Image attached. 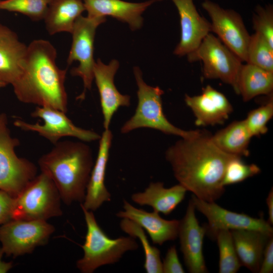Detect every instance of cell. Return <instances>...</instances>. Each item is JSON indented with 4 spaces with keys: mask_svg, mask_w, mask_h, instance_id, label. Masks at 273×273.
<instances>
[{
    "mask_svg": "<svg viewBox=\"0 0 273 273\" xmlns=\"http://www.w3.org/2000/svg\"><path fill=\"white\" fill-rule=\"evenodd\" d=\"M212 134L197 130L181 138L165 152L173 175L187 191L204 201L215 202L225 191L222 180L228 162L236 156L219 149Z\"/></svg>",
    "mask_w": 273,
    "mask_h": 273,
    "instance_id": "1",
    "label": "cell"
},
{
    "mask_svg": "<svg viewBox=\"0 0 273 273\" xmlns=\"http://www.w3.org/2000/svg\"><path fill=\"white\" fill-rule=\"evenodd\" d=\"M57 55L54 46L47 40L35 39L27 46L23 72L12 85L20 101L67 112V69L58 67Z\"/></svg>",
    "mask_w": 273,
    "mask_h": 273,
    "instance_id": "2",
    "label": "cell"
},
{
    "mask_svg": "<svg viewBox=\"0 0 273 273\" xmlns=\"http://www.w3.org/2000/svg\"><path fill=\"white\" fill-rule=\"evenodd\" d=\"M38 164L41 172L53 181L65 204L83 202L94 164L88 145L82 141H59L39 158Z\"/></svg>",
    "mask_w": 273,
    "mask_h": 273,
    "instance_id": "3",
    "label": "cell"
},
{
    "mask_svg": "<svg viewBox=\"0 0 273 273\" xmlns=\"http://www.w3.org/2000/svg\"><path fill=\"white\" fill-rule=\"evenodd\" d=\"M80 207L86 225L85 241L81 246L83 255L76 263L80 272L93 273L103 265L118 262L126 252L139 248L135 238L129 236L115 239L108 237L98 224L93 211Z\"/></svg>",
    "mask_w": 273,
    "mask_h": 273,
    "instance_id": "4",
    "label": "cell"
},
{
    "mask_svg": "<svg viewBox=\"0 0 273 273\" xmlns=\"http://www.w3.org/2000/svg\"><path fill=\"white\" fill-rule=\"evenodd\" d=\"M133 73L138 87V103L134 114L121 127V133H126L144 127L180 138L189 137L196 133L197 130H185L170 123L163 111V90L158 86L148 85L144 81L142 71L138 67L133 68Z\"/></svg>",
    "mask_w": 273,
    "mask_h": 273,
    "instance_id": "5",
    "label": "cell"
},
{
    "mask_svg": "<svg viewBox=\"0 0 273 273\" xmlns=\"http://www.w3.org/2000/svg\"><path fill=\"white\" fill-rule=\"evenodd\" d=\"M61 200L53 181L41 172L14 198L12 219L47 220L61 216Z\"/></svg>",
    "mask_w": 273,
    "mask_h": 273,
    "instance_id": "6",
    "label": "cell"
},
{
    "mask_svg": "<svg viewBox=\"0 0 273 273\" xmlns=\"http://www.w3.org/2000/svg\"><path fill=\"white\" fill-rule=\"evenodd\" d=\"M19 141L11 135L5 113H0V190L16 197L37 175L31 161L15 152Z\"/></svg>",
    "mask_w": 273,
    "mask_h": 273,
    "instance_id": "7",
    "label": "cell"
},
{
    "mask_svg": "<svg viewBox=\"0 0 273 273\" xmlns=\"http://www.w3.org/2000/svg\"><path fill=\"white\" fill-rule=\"evenodd\" d=\"M187 56L190 62L203 63L202 73L205 78L219 79L231 85L239 94L238 79L243 62L217 37L209 33Z\"/></svg>",
    "mask_w": 273,
    "mask_h": 273,
    "instance_id": "8",
    "label": "cell"
},
{
    "mask_svg": "<svg viewBox=\"0 0 273 273\" xmlns=\"http://www.w3.org/2000/svg\"><path fill=\"white\" fill-rule=\"evenodd\" d=\"M106 21V17L79 16L76 20L71 32L72 42L67 63L74 61L79 64L71 70L73 76L80 77L83 81V90L77 97L84 99L87 90L92 88L96 62L94 58V40L98 27Z\"/></svg>",
    "mask_w": 273,
    "mask_h": 273,
    "instance_id": "9",
    "label": "cell"
},
{
    "mask_svg": "<svg viewBox=\"0 0 273 273\" xmlns=\"http://www.w3.org/2000/svg\"><path fill=\"white\" fill-rule=\"evenodd\" d=\"M55 231L47 220L12 219L0 226L1 247L9 256L30 254L46 245Z\"/></svg>",
    "mask_w": 273,
    "mask_h": 273,
    "instance_id": "10",
    "label": "cell"
},
{
    "mask_svg": "<svg viewBox=\"0 0 273 273\" xmlns=\"http://www.w3.org/2000/svg\"><path fill=\"white\" fill-rule=\"evenodd\" d=\"M31 115L41 119L43 123H30L17 118L14 125L23 130L37 132L54 145L62 138L66 136L74 137L85 142L99 140L101 137L93 130L76 126L66 115V113L57 109L37 106Z\"/></svg>",
    "mask_w": 273,
    "mask_h": 273,
    "instance_id": "11",
    "label": "cell"
},
{
    "mask_svg": "<svg viewBox=\"0 0 273 273\" xmlns=\"http://www.w3.org/2000/svg\"><path fill=\"white\" fill-rule=\"evenodd\" d=\"M211 22V32L236 54L242 62H246L247 50L250 35L241 15L231 9H225L209 0L202 4Z\"/></svg>",
    "mask_w": 273,
    "mask_h": 273,
    "instance_id": "12",
    "label": "cell"
},
{
    "mask_svg": "<svg viewBox=\"0 0 273 273\" xmlns=\"http://www.w3.org/2000/svg\"><path fill=\"white\" fill-rule=\"evenodd\" d=\"M191 199L196 209L207 218L208 223L205 225L206 234L211 239L215 240L217 233L222 230H251L270 235L273 234L271 224L262 215L259 218H254L244 213L231 211L215 202H207L193 195Z\"/></svg>",
    "mask_w": 273,
    "mask_h": 273,
    "instance_id": "13",
    "label": "cell"
},
{
    "mask_svg": "<svg viewBox=\"0 0 273 273\" xmlns=\"http://www.w3.org/2000/svg\"><path fill=\"white\" fill-rule=\"evenodd\" d=\"M196 208L191 199L184 217L180 220L178 237L185 264L191 273H205L208 270L203 253L206 229L195 215Z\"/></svg>",
    "mask_w": 273,
    "mask_h": 273,
    "instance_id": "14",
    "label": "cell"
},
{
    "mask_svg": "<svg viewBox=\"0 0 273 273\" xmlns=\"http://www.w3.org/2000/svg\"><path fill=\"white\" fill-rule=\"evenodd\" d=\"M186 105L191 109L198 126H214L223 124L233 111L227 98L221 92L207 85L201 94L185 96Z\"/></svg>",
    "mask_w": 273,
    "mask_h": 273,
    "instance_id": "15",
    "label": "cell"
},
{
    "mask_svg": "<svg viewBox=\"0 0 273 273\" xmlns=\"http://www.w3.org/2000/svg\"><path fill=\"white\" fill-rule=\"evenodd\" d=\"M176 7L180 24V39L173 54L182 57L195 51L211 32V24L197 11L193 0H171Z\"/></svg>",
    "mask_w": 273,
    "mask_h": 273,
    "instance_id": "16",
    "label": "cell"
},
{
    "mask_svg": "<svg viewBox=\"0 0 273 273\" xmlns=\"http://www.w3.org/2000/svg\"><path fill=\"white\" fill-rule=\"evenodd\" d=\"M119 67L116 60L105 64L100 59L94 67V80L100 95L104 129H109L112 118L119 107H128L130 104V96L121 94L114 84V76Z\"/></svg>",
    "mask_w": 273,
    "mask_h": 273,
    "instance_id": "17",
    "label": "cell"
},
{
    "mask_svg": "<svg viewBox=\"0 0 273 273\" xmlns=\"http://www.w3.org/2000/svg\"><path fill=\"white\" fill-rule=\"evenodd\" d=\"M112 138L111 130L104 129L99 139L98 155L90 173L85 198L80 204L93 212L111 200V193L105 185V175Z\"/></svg>",
    "mask_w": 273,
    "mask_h": 273,
    "instance_id": "18",
    "label": "cell"
},
{
    "mask_svg": "<svg viewBox=\"0 0 273 273\" xmlns=\"http://www.w3.org/2000/svg\"><path fill=\"white\" fill-rule=\"evenodd\" d=\"M123 209L116 215L136 223L149 235L154 244L162 245L165 242L174 240L178 237L180 220L165 219L158 212H149L136 208L126 200H123Z\"/></svg>",
    "mask_w": 273,
    "mask_h": 273,
    "instance_id": "19",
    "label": "cell"
},
{
    "mask_svg": "<svg viewBox=\"0 0 273 273\" xmlns=\"http://www.w3.org/2000/svg\"><path fill=\"white\" fill-rule=\"evenodd\" d=\"M160 0L131 3L122 0H83L90 17L111 16L126 23L132 30L140 29L143 23L142 14L152 4Z\"/></svg>",
    "mask_w": 273,
    "mask_h": 273,
    "instance_id": "20",
    "label": "cell"
},
{
    "mask_svg": "<svg viewBox=\"0 0 273 273\" xmlns=\"http://www.w3.org/2000/svg\"><path fill=\"white\" fill-rule=\"evenodd\" d=\"M27 51L17 34L0 24V79L7 84L13 85L21 77Z\"/></svg>",
    "mask_w": 273,
    "mask_h": 273,
    "instance_id": "21",
    "label": "cell"
},
{
    "mask_svg": "<svg viewBox=\"0 0 273 273\" xmlns=\"http://www.w3.org/2000/svg\"><path fill=\"white\" fill-rule=\"evenodd\" d=\"M187 190L179 184L169 188L162 182H152L143 192L133 193L131 200L140 206H149L154 211L170 214L185 199Z\"/></svg>",
    "mask_w": 273,
    "mask_h": 273,
    "instance_id": "22",
    "label": "cell"
},
{
    "mask_svg": "<svg viewBox=\"0 0 273 273\" xmlns=\"http://www.w3.org/2000/svg\"><path fill=\"white\" fill-rule=\"evenodd\" d=\"M231 232L241 265L253 272H258L266 245L272 235L251 230H234Z\"/></svg>",
    "mask_w": 273,
    "mask_h": 273,
    "instance_id": "23",
    "label": "cell"
},
{
    "mask_svg": "<svg viewBox=\"0 0 273 273\" xmlns=\"http://www.w3.org/2000/svg\"><path fill=\"white\" fill-rule=\"evenodd\" d=\"M85 11L83 0H52L43 19L50 35L71 33L77 19Z\"/></svg>",
    "mask_w": 273,
    "mask_h": 273,
    "instance_id": "24",
    "label": "cell"
},
{
    "mask_svg": "<svg viewBox=\"0 0 273 273\" xmlns=\"http://www.w3.org/2000/svg\"><path fill=\"white\" fill-rule=\"evenodd\" d=\"M273 90V72L251 64H243L238 79L239 94L248 102L259 95H271Z\"/></svg>",
    "mask_w": 273,
    "mask_h": 273,
    "instance_id": "25",
    "label": "cell"
},
{
    "mask_svg": "<svg viewBox=\"0 0 273 273\" xmlns=\"http://www.w3.org/2000/svg\"><path fill=\"white\" fill-rule=\"evenodd\" d=\"M252 138L244 120L234 121L212 135L213 142L221 151L241 157L249 155Z\"/></svg>",
    "mask_w": 273,
    "mask_h": 273,
    "instance_id": "26",
    "label": "cell"
},
{
    "mask_svg": "<svg viewBox=\"0 0 273 273\" xmlns=\"http://www.w3.org/2000/svg\"><path fill=\"white\" fill-rule=\"evenodd\" d=\"M121 230L129 236L138 239L143 247L145 262L144 267L147 273H163L160 251L150 243L145 231L139 224L127 218H121Z\"/></svg>",
    "mask_w": 273,
    "mask_h": 273,
    "instance_id": "27",
    "label": "cell"
},
{
    "mask_svg": "<svg viewBox=\"0 0 273 273\" xmlns=\"http://www.w3.org/2000/svg\"><path fill=\"white\" fill-rule=\"evenodd\" d=\"M216 240L219 249V273H236L242 266L238 258L230 230L217 233Z\"/></svg>",
    "mask_w": 273,
    "mask_h": 273,
    "instance_id": "28",
    "label": "cell"
},
{
    "mask_svg": "<svg viewBox=\"0 0 273 273\" xmlns=\"http://www.w3.org/2000/svg\"><path fill=\"white\" fill-rule=\"evenodd\" d=\"M246 62L273 72V47L257 32L250 35Z\"/></svg>",
    "mask_w": 273,
    "mask_h": 273,
    "instance_id": "29",
    "label": "cell"
},
{
    "mask_svg": "<svg viewBox=\"0 0 273 273\" xmlns=\"http://www.w3.org/2000/svg\"><path fill=\"white\" fill-rule=\"evenodd\" d=\"M52 0H0V10L17 12L33 21L44 19Z\"/></svg>",
    "mask_w": 273,
    "mask_h": 273,
    "instance_id": "30",
    "label": "cell"
},
{
    "mask_svg": "<svg viewBox=\"0 0 273 273\" xmlns=\"http://www.w3.org/2000/svg\"><path fill=\"white\" fill-rule=\"evenodd\" d=\"M260 167L255 164L245 163L241 157L235 156L228 162L224 171L222 185L241 183L246 179L258 174Z\"/></svg>",
    "mask_w": 273,
    "mask_h": 273,
    "instance_id": "31",
    "label": "cell"
},
{
    "mask_svg": "<svg viewBox=\"0 0 273 273\" xmlns=\"http://www.w3.org/2000/svg\"><path fill=\"white\" fill-rule=\"evenodd\" d=\"M273 116L272 98L266 104L250 111L244 119L252 137L260 136L268 131L267 124Z\"/></svg>",
    "mask_w": 273,
    "mask_h": 273,
    "instance_id": "32",
    "label": "cell"
},
{
    "mask_svg": "<svg viewBox=\"0 0 273 273\" xmlns=\"http://www.w3.org/2000/svg\"><path fill=\"white\" fill-rule=\"evenodd\" d=\"M253 27L273 47V8L272 5L265 7L259 5L255 10L252 18Z\"/></svg>",
    "mask_w": 273,
    "mask_h": 273,
    "instance_id": "33",
    "label": "cell"
},
{
    "mask_svg": "<svg viewBox=\"0 0 273 273\" xmlns=\"http://www.w3.org/2000/svg\"><path fill=\"white\" fill-rule=\"evenodd\" d=\"M164 273H184L185 270L179 260L175 246H171L167 250L162 262Z\"/></svg>",
    "mask_w": 273,
    "mask_h": 273,
    "instance_id": "34",
    "label": "cell"
},
{
    "mask_svg": "<svg viewBox=\"0 0 273 273\" xmlns=\"http://www.w3.org/2000/svg\"><path fill=\"white\" fill-rule=\"evenodd\" d=\"M14 198L0 190V225L12 219Z\"/></svg>",
    "mask_w": 273,
    "mask_h": 273,
    "instance_id": "35",
    "label": "cell"
},
{
    "mask_svg": "<svg viewBox=\"0 0 273 273\" xmlns=\"http://www.w3.org/2000/svg\"><path fill=\"white\" fill-rule=\"evenodd\" d=\"M273 271V238L268 241L263 253L262 263L258 272L271 273Z\"/></svg>",
    "mask_w": 273,
    "mask_h": 273,
    "instance_id": "36",
    "label": "cell"
},
{
    "mask_svg": "<svg viewBox=\"0 0 273 273\" xmlns=\"http://www.w3.org/2000/svg\"><path fill=\"white\" fill-rule=\"evenodd\" d=\"M266 203L268 207V222L273 224V190L272 188L268 194L266 199Z\"/></svg>",
    "mask_w": 273,
    "mask_h": 273,
    "instance_id": "37",
    "label": "cell"
},
{
    "mask_svg": "<svg viewBox=\"0 0 273 273\" xmlns=\"http://www.w3.org/2000/svg\"><path fill=\"white\" fill-rule=\"evenodd\" d=\"M4 254H5L4 251L2 247H0V273H6L13 266L12 261L6 262L2 260Z\"/></svg>",
    "mask_w": 273,
    "mask_h": 273,
    "instance_id": "38",
    "label": "cell"
},
{
    "mask_svg": "<svg viewBox=\"0 0 273 273\" xmlns=\"http://www.w3.org/2000/svg\"><path fill=\"white\" fill-rule=\"evenodd\" d=\"M7 84L0 79V88L5 87Z\"/></svg>",
    "mask_w": 273,
    "mask_h": 273,
    "instance_id": "39",
    "label": "cell"
}]
</instances>
